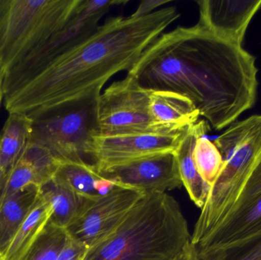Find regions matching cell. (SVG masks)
<instances>
[{
    "label": "cell",
    "instance_id": "6da1fadb",
    "mask_svg": "<svg viewBox=\"0 0 261 260\" xmlns=\"http://www.w3.org/2000/svg\"><path fill=\"white\" fill-rule=\"evenodd\" d=\"M256 59L198 21L163 33L127 76L147 90H170L193 101L200 116L222 130L255 104Z\"/></svg>",
    "mask_w": 261,
    "mask_h": 260
},
{
    "label": "cell",
    "instance_id": "7a4b0ae2",
    "mask_svg": "<svg viewBox=\"0 0 261 260\" xmlns=\"http://www.w3.org/2000/svg\"><path fill=\"white\" fill-rule=\"evenodd\" d=\"M180 17L174 6L144 16L112 17L5 93L9 113L29 116L96 100L107 82L133 67L144 50Z\"/></svg>",
    "mask_w": 261,
    "mask_h": 260
},
{
    "label": "cell",
    "instance_id": "3957f363",
    "mask_svg": "<svg viewBox=\"0 0 261 260\" xmlns=\"http://www.w3.org/2000/svg\"><path fill=\"white\" fill-rule=\"evenodd\" d=\"M191 244L188 223L176 199L147 193L121 224L84 260H174Z\"/></svg>",
    "mask_w": 261,
    "mask_h": 260
},
{
    "label": "cell",
    "instance_id": "277c9868",
    "mask_svg": "<svg viewBox=\"0 0 261 260\" xmlns=\"http://www.w3.org/2000/svg\"><path fill=\"white\" fill-rule=\"evenodd\" d=\"M215 145L224 166L210 188L191 235V244H202L225 219L249 179L261 163V114L234 122Z\"/></svg>",
    "mask_w": 261,
    "mask_h": 260
},
{
    "label": "cell",
    "instance_id": "5b68a950",
    "mask_svg": "<svg viewBox=\"0 0 261 260\" xmlns=\"http://www.w3.org/2000/svg\"><path fill=\"white\" fill-rule=\"evenodd\" d=\"M81 3V0H0V64L6 73L62 30Z\"/></svg>",
    "mask_w": 261,
    "mask_h": 260
},
{
    "label": "cell",
    "instance_id": "8992f818",
    "mask_svg": "<svg viewBox=\"0 0 261 260\" xmlns=\"http://www.w3.org/2000/svg\"><path fill=\"white\" fill-rule=\"evenodd\" d=\"M261 243V163L219 227L198 247L204 259L233 260Z\"/></svg>",
    "mask_w": 261,
    "mask_h": 260
},
{
    "label": "cell",
    "instance_id": "52a82bcc",
    "mask_svg": "<svg viewBox=\"0 0 261 260\" xmlns=\"http://www.w3.org/2000/svg\"><path fill=\"white\" fill-rule=\"evenodd\" d=\"M96 100L30 116L29 141L48 150L61 162L86 161V148L96 131Z\"/></svg>",
    "mask_w": 261,
    "mask_h": 260
},
{
    "label": "cell",
    "instance_id": "ba28073f",
    "mask_svg": "<svg viewBox=\"0 0 261 260\" xmlns=\"http://www.w3.org/2000/svg\"><path fill=\"white\" fill-rule=\"evenodd\" d=\"M150 90L130 76L116 81L96 99V131L102 135L166 132L150 112Z\"/></svg>",
    "mask_w": 261,
    "mask_h": 260
},
{
    "label": "cell",
    "instance_id": "9c48e42d",
    "mask_svg": "<svg viewBox=\"0 0 261 260\" xmlns=\"http://www.w3.org/2000/svg\"><path fill=\"white\" fill-rule=\"evenodd\" d=\"M126 3L116 0H81L74 16L62 30L6 73L5 93L30 77L52 60L94 33L102 17L113 6Z\"/></svg>",
    "mask_w": 261,
    "mask_h": 260
},
{
    "label": "cell",
    "instance_id": "30bf717a",
    "mask_svg": "<svg viewBox=\"0 0 261 260\" xmlns=\"http://www.w3.org/2000/svg\"><path fill=\"white\" fill-rule=\"evenodd\" d=\"M185 130L172 133L102 135L93 132L86 148L98 174L111 168L161 154L176 152Z\"/></svg>",
    "mask_w": 261,
    "mask_h": 260
},
{
    "label": "cell",
    "instance_id": "8fae6325",
    "mask_svg": "<svg viewBox=\"0 0 261 260\" xmlns=\"http://www.w3.org/2000/svg\"><path fill=\"white\" fill-rule=\"evenodd\" d=\"M145 194L116 185L108 195L92 201L67 229V234L90 248L110 235Z\"/></svg>",
    "mask_w": 261,
    "mask_h": 260
},
{
    "label": "cell",
    "instance_id": "7c38bea8",
    "mask_svg": "<svg viewBox=\"0 0 261 260\" xmlns=\"http://www.w3.org/2000/svg\"><path fill=\"white\" fill-rule=\"evenodd\" d=\"M99 174L116 185L144 193H167L182 186L174 153L141 159Z\"/></svg>",
    "mask_w": 261,
    "mask_h": 260
},
{
    "label": "cell",
    "instance_id": "4fadbf2b",
    "mask_svg": "<svg viewBox=\"0 0 261 260\" xmlns=\"http://www.w3.org/2000/svg\"><path fill=\"white\" fill-rule=\"evenodd\" d=\"M197 4L201 24L219 38L240 45L261 9V0H202Z\"/></svg>",
    "mask_w": 261,
    "mask_h": 260
},
{
    "label": "cell",
    "instance_id": "5bb4252c",
    "mask_svg": "<svg viewBox=\"0 0 261 260\" xmlns=\"http://www.w3.org/2000/svg\"><path fill=\"white\" fill-rule=\"evenodd\" d=\"M150 112L166 132H177L196 123L200 117L191 99L170 90H150Z\"/></svg>",
    "mask_w": 261,
    "mask_h": 260
},
{
    "label": "cell",
    "instance_id": "9a60e30c",
    "mask_svg": "<svg viewBox=\"0 0 261 260\" xmlns=\"http://www.w3.org/2000/svg\"><path fill=\"white\" fill-rule=\"evenodd\" d=\"M208 124L198 121L186 130L185 135L174 153L182 186L187 189L190 199L197 207L202 209L210 190V186L201 178L195 166L193 152L196 140L205 136Z\"/></svg>",
    "mask_w": 261,
    "mask_h": 260
},
{
    "label": "cell",
    "instance_id": "2e32d148",
    "mask_svg": "<svg viewBox=\"0 0 261 260\" xmlns=\"http://www.w3.org/2000/svg\"><path fill=\"white\" fill-rule=\"evenodd\" d=\"M41 193V187L31 186L0 200V258L7 249Z\"/></svg>",
    "mask_w": 261,
    "mask_h": 260
},
{
    "label": "cell",
    "instance_id": "e0dca14e",
    "mask_svg": "<svg viewBox=\"0 0 261 260\" xmlns=\"http://www.w3.org/2000/svg\"><path fill=\"white\" fill-rule=\"evenodd\" d=\"M41 194L51 206L50 223L66 230L93 201L78 195L55 178L41 186Z\"/></svg>",
    "mask_w": 261,
    "mask_h": 260
},
{
    "label": "cell",
    "instance_id": "ac0fdd59",
    "mask_svg": "<svg viewBox=\"0 0 261 260\" xmlns=\"http://www.w3.org/2000/svg\"><path fill=\"white\" fill-rule=\"evenodd\" d=\"M51 214V206L40 193L38 201L12 238L0 260L24 259L48 224Z\"/></svg>",
    "mask_w": 261,
    "mask_h": 260
},
{
    "label": "cell",
    "instance_id": "d6986e66",
    "mask_svg": "<svg viewBox=\"0 0 261 260\" xmlns=\"http://www.w3.org/2000/svg\"><path fill=\"white\" fill-rule=\"evenodd\" d=\"M33 119L22 113H9L0 133V168L9 172L24 152L32 131Z\"/></svg>",
    "mask_w": 261,
    "mask_h": 260
},
{
    "label": "cell",
    "instance_id": "ffe728a7",
    "mask_svg": "<svg viewBox=\"0 0 261 260\" xmlns=\"http://www.w3.org/2000/svg\"><path fill=\"white\" fill-rule=\"evenodd\" d=\"M101 176L94 166L87 161L62 162L54 178L78 195L90 199L99 198L95 183Z\"/></svg>",
    "mask_w": 261,
    "mask_h": 260
},
{
    "label": "cell",
    "instance_id": "44dd1931",
    "mask_svg": "<svg viewBox=\"0 0 261 260\" xmlns=\"http://www.w3.org/2000/svg\"><path fill=\"white\" fill-rule=\"evenodd\" d=\"M193 159L201 178L211 188L224 166L219 148L205 136L199 137L193 149Z\"/></svg>",
    "mask_w": 261,
    "mask_h": 260
},
{
    "label": "cell",
    "instance_id": "7402d4cb",
    "mask_svg": "<svg viewBox=\"0 0 261 260\" xmlns=\"http://www.w3.org/2000/svg\"><path fill=\"white\" fill-rule=\"evenodd\" d=\"M66 229L57 227L49 221L36 242L23 260H57L67 241Z\"/></svg>",
    "mask_w": 261,
    "mask_h": 260
},
{
    "label": "cell",
    "instance_id": "603a6c76",
    "mask_svg": "<svg viewBox=\"0 0 261 260\" xmlns=\"http://www.w3.org/2000/svg\"><path fill=\"white\" fill-rule=\"evenodd\" d=\"M44 180L38 169L26 157L21 155L8 172L4 188L0 194V200L4 199L31 186L41 187Z\"/></svg>",
    "mask_w": 261,
    "mask_h": 260
},
{
    "label": "cell",
    "instance_id": "cb8c5ba5",
    "mask_svg": "<svg viewBox=\"0 0 261 260\" xmlns=\"http://www.w3.org/2000/svg\"><path fill=\"white\" fill-rule=\"evenodd\" d=\"M88 249L68 235L65 245L57 260H84Z\"/></svg>",
    "mask_w": 261,
    "mask_h": 260
},
{
    "label": "cell",
    "instance_id": "d4e9b609",
    "mask_svg": "<svg viewBox=\"0 0 261 260\" xmlns=\"http://www.w3.org/2000/svg\"><path fill=\"white\" fill-rule=\"evenodd\" d=\"M187 260H216V259H201L198 256L194 247L190 244L188 250V259ZM233 260H261V243L257 244L254 248L248 250L245 254L242 255L240 257Z\"/></svg>",
    "mask_w": 261,
    "mask_h": 260
},
{
    "label": "cell",
    "instance_id": "484cf974",
    "mask_svg": "<svg viewBox=\"0 0 261 260\" xmlns=\"http://www.w3.org/2000/svg\"><path fill=\"white\" fill-rule=\"evenodd\" d=\"M169 1L167 0H147V1H142L141 4L138 6V9L135 10L132 15L135 16L140 17L144 15H148L154 12L156 8L160 6H164L168 4Z\"/></svg>",
    "mask_w": 261,
    "mask_h": 260
},
{
    "label": "cell",
    "instance_id": "4316f807",
    "mask_svg": "<svg viewBox=\"0 0 261 260\" xmlns=\"http://www.w3.org/2000/svg\"><path fill=\"white\" fill-rule=\"evenodd\" d=\"M6 70L3 68V66L0 64V105H1L2 101L4 99V81L6 77Z\"/></svg>",
    "mask_w": 261,
    "mask_h": 260
},
{
    "label": "cell",
    "instance_id": "83f0119b",
    "mask_svg": "<svg viewBox=\"0 0 261 260\" xmlns=\"http://www.w3.org/2000/svg\"><path fill=\"white\" fill-rule=\"evenodd\" d=\"M8 172L4 169L0 168V194L4 188L5 183H6V178H7Z\"/></svg>",
    "mask_w": 261,
    "mask_h": 260
},
{
    "label": "cell",
    "instance_id": "f1b7e54d",
    "mask_svg": "<svg viewBox=\"0 0 261 260\" xmlns=\"http://www.w3.org/2000/svg\"><path fill=\"white\" fill-rule=\"evenodd\" d=\"M189 248H190V247H189ZM189 248L187 249V251L185 252V253H182V255H180V256H178L176 259H175L174 260H187L188 259V250Z\"/></svg>",
    "mask_w": 261,
    "mask_h": 260
}]
</instances>
